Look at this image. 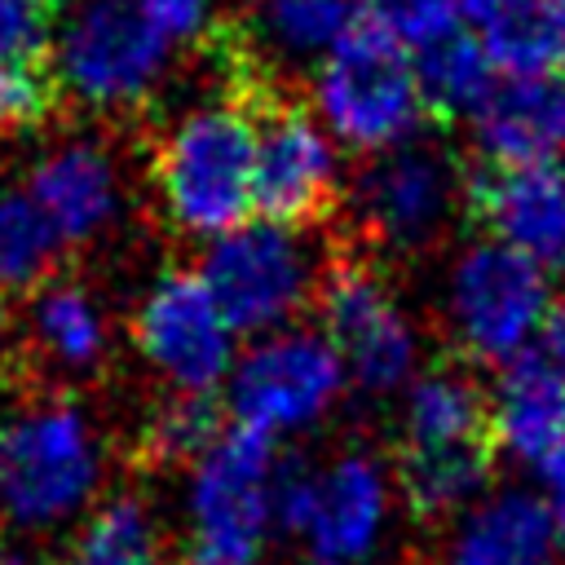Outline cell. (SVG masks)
<instances>
[{"label": "cell", "instance_id": "obj_1", "mask_svg": "<svg viewBox=\"0 0 565 565\" xmlns=\"http://www.w3.org/2000/svg\"><path fill=\"white\" fill-rule=\"evenodd\" d=\"M499 455L490 397L459 366L419 375L402 411L397 486L415 516H446L468 503Z\"/></svg>", "mask_w": 565, "mask_h": 565}, {"label": "cell", "instance_id": "obj_2", "mask_svg": "<svg viewBox=\"0 0 565 565\" xmlns=\"http://www.w3.org/2000/svg\"><path fill=\"white\" fill-rule=\"evenodd\" d=\"M256 124L247 102L190 110L154 150V185L168 216L190 234H230L252 212Z\"/></svg>", "mask_w": 565, "mask_h": 565}, {"label": "cell", "instance_id": "obj_3", "mask_svg": "<svg viewBox=\"0 0 565 565\" xmlns=\"http://www.w3.org/2000/svg\"><path fill=\"white\" fill-rule=\"evenodd\" d=\"M313 97L331 132L366 154L393 150L428 115L411 53L366 22L313 66Z\"/></svg>", "mask_w": 565, "mask_h": 565}, {"label": "cell", "instance_id": "obj_4", "mask_svg": "<svg viewBox=\"0 0 565 565\" xmlns=\"http://www.w3.org/2000/svg\"><path fill=\"white\" fill-rule=\"evenodd\" d=\"M234 97L247 102L256 124V163H252V207L278 230H305L335 212V150L313 124V115L278 93L269 79L247 75L234 84Z\"/></svg>", "mask_w": 565, "mask_h": 565}, {"label": "cell", "instance_id": "obj_5", "mask_svg": "<svg viewBox=\"0 0 565 565\" xmlns=\"http://www.w3.org/2000/svg\"><path fill=\"white\" fill-rule=\"evenodd\" d=\"M57 79L97 110H132L168 66V40L137 0H79L53 49Z\"/></svg>", "mask_w": 565, "mask_h": 565}, {"label": "cell", "instance_id": "obj_6", "mask_svg": "<svg viewBox=\"0 0 565 565\" xmlns=\"http://www.w3.org/2000/svg\"><path fill=\"white\" fill-rule=\"evenodd\" d=\"M93 486L97 441L71 402H40L9 424L0 499L18 525H53L71 516L93 494Z\"/></svg>", "mask_w": 565, "mask_h": 565}, {"label": "cell", "instance_id": "obj_7", "mask_svg": "<svg viewBox=\"0 0 565 565\" xmlns=\"http://www.w3.org/2000/svg\"><path fill=\"white\" fill-rule=\"evenodd\" d=\"M318 318L327 344L340 353L344 375L366 393H393L415 366V335L393 305L384 278L358 252H340L322 265Z\"/></svg>", "mask_w": 565, "mask_h": 565}, {"label": "cell", "instance_id": "obj_8", "mask_svg": "<svg viewBox=\"0 0 565 565\" xmlns=\"http://www.w3.org/2000/svg\"><path fill=\"white\" fill-rule=\"evenodd\" d=\"M199 278L234 331H274L318 287L305 247L291 238V230L269 221L221 234L207 247Z\"/></svg>", "mask_w": 565, "mask_h": 565}, {"label": "cell", "instance_id": "obj_9", "mask_svg": "<svg viewBox=\"0 0 565 565\" xmlns=\"http://www.w3.org/2000/svg\"><path fill=\"white\" fill-rule=\"evenodd\" d=\"M450 318L472 358L512 362L547 318L543 269L494 238L468 247L450 274Z\"/></svg>", "mask_w": 565, "mask_h": 565}, {"label": "cell", "instance_id": "obj_10", "mask_svg": "<svg viewBox=\"0 0 565 565\" xmlns=\"http://www.w3.org/2000/svg\"><path fill=\"white\" fill-rule=\"evenodd\" d=\"M344 380L340 353L327 335L282 331L260 340L230 371V411L256 433H287L318 419Z\"/></svg>", "mask_w": 565, "mask_h": 565}, {"label": "cell", "instance_id": "obj_11", "mask_svg": "<svg viewBox=\"0 0 565 565\" xmlns=\"http://www.w3.org/2000/svg\"><path fill=\"white\" fill-rule=\"evenodd\" d=\"M132 340L190 393H212L234 366V327L199 274H163L132 318Z\"/></svg>", "mask_w": 565, "mask_h": 565}, {"label": "cell", "instance_id": "obj_12", "mask_svg": "<svg viewBox=\"0 0 565 565\" xmlns=\"http://www.w3.org/2000/svg\"><path fill=\"white\" fill-rule=\"evenodd\" d=\"M463 212L539 269L565 274V168L477 163L463 172Z\"/></svg>", "mask_w": 565, "mask_h": 565}, {"label": "cell", "instance_id": "obj_13", "mask_svg": "<svg viewBox=\"0 0 565 565\" xmlns=\"http://www.w3.org/2000/svg\"><path fill=\"white\" fill-rule=\"evenodd\" d=\"M274 472L278 455L269 433H256L247 424L225 428L221 441L199 459L190 481L199 539L260 552L265 530L274 525Z\"/></svg>", "mask_w": 565, "mask_h": 565}, {"label": "cell", "instance_id": "obj_14", "mask_svg": "<svg viewBox=\"0 0 565 565\" xmlns=\"http://www.w3.org/2000/svg\"><path fill=\"white\" fill-rule=\"evenodd\" d=\"M455 190H463V172H455L441 150L393 146L362 168L358 207L371 238L397 252H415V247H428L446 225Z\"/></svg>", "mask_w": 565, "mask_h": 565}, {"label": "cell", "instance_id": "obj_15", "mask_svg": "<svg viewBox=\"0 0 565 565\" xmlns=\"http://www.w3.org/2000/svg\"><path fill=\"white\" fill-rule=\"evenodd\" d=\"M486 163H556L565 150V79H503L472 110Z\"/></svg>", "mask_w": 565, "mask_h": 565}, {"label": "cell", "instance_id": "obj_16", "mask_svg": "<svg viewBox=\"0 0 565 565\" xmlns=\"http://www.w3.org/2000/svg\"><path fill=\"white\" fill-rule=\"evenodd\" d=\"M388 508V486L375 459L366 455H344L327 472H318L313 508L305 521V534L318 552V561L344 565L371 552L380 521Z\"/></svg>", "mask_w": 565, "mask_h": 565}, {"label": "cell", "instance_id": "obj_17", "mask_svg": "<svg viewBox=\"0 0 565 565\" xmlns=\"http://www.w3.org/2000/svg\"><path fill=\"white\" fill-rule=\"evenodd\" d=\"M26 194L49 216L62 243H88L93 234H102L119 203L115 168L88 141H71L44 154L26 177Z\"/></svg>", "mask_w": 565, "mask_h": 565}, {"label": "cell", "instance_id": "obj_18", "mask_svg": "<svg viewBox=\"0 0 565 565\" xmlns=\"http://www.w3.org/2000/svg\"><path fill=\"white\" fill-rule=\"evenodd\" d=\"M490 415L499 446H508L516 459L543 463V455L565 441V375L539 349L516 353L499 371Z\"/></svg>", "mask_w": 565, "mask_h": 565}, {"label": "cell", "instance_id": "obj_19", "mask_svg": "<svg viewBox=\"0 0 565 565\" xmlns=\"http://www.w3.org/2000/svg\"><path fill=\"white\" fill-rule=\"evenodd\" d=\"M556 521L543 499L503 490L455 530L450 565H556Z\"/></svg>", "mask_w": 565, "mask_h": 565}, {"label": "cell", "instance_id": "obj_20", "mask_svg": "<svg viewBox=\"0 0 565 565\" xmlns=\"http://www.w3.org/2000/svg\"><path fill=\"white\" fill-rule=\"evenodd\" d=\"M247 18L256 44H238L256 49V66L260 53L282 66H318L362 22V0H247Z\"/></svg>", "mask_w": 565, "mask_h": 565}, {"label": "cell", "instance_id": "obj_21", "mask_svg": "<svg viewBox=\"0 0 565 565\" xmlns=\"http://www.w3.org/2000/svg\"><path fill=\"white\" fill-rule=\"evenodd\" d=\"M31 344L49 366L66 375L97 371L106 353V322L97 300L79 282H44L31 300Z\"/></svg>", "mask_w": 565, "mask_h": 565}, {"label": "cell", "instance_id": "obj_22", "mask_svg": "<svg viewBox=\"0 0 565 565\" xmlns=\"http://www.w3.org/2000/svg\"><path fill=\"white\" fill-rule=\"evenodd\" d=\"M481 49L508 79H552L565 71V13L547 0H512L481 22Z\"/></svg>", "mask_w": 565, "mask_h": 565}, {"label": "cell", "instance_id": "obj_23", "mask_svg": "<svg viewBox=\"0 0 565 565\" xmlns=\"http://www.w3.org/2000/svg\"><path fill=\"white\" fill-rule=\"evenodd\" d=\"M411 62H415L424 110L433 119L472 115L486 102V93L494 88V66L481 49V35H468L463 26L446 40H437L433 49L415 53Z\"/></svg>", "mask_w": 565, "mask_h": 565}, {"label": "cell", "instance_id": "obj_24", "mask_svg": "<svg viewBox=\"0 0 565 565\" xmlns=\"http://www.w3.org/2000/svg\"><path fill=\"white\" fill-rule=\"evenodd\" d=\"M221 428H225V411L212 393L177 388L146 415L141 433H137V450L150 468L199 463L221 441Z\"/></svg>", "mask_w": 565, "mask_h": 565}, {"label": "cell", "instance_id": "obj_25", "mask_svg": "<svg viewBox=\"0 0 565 565\" xmlns=\"http://www.w3.org/2000/svg\"><path fill=\"white\" fill-rule=\"evenodd\" d=\"M57 230L26 190L0 185V296L40 291L57 265Z\"/></svg>", "mask_w": 565, "mask_h": 565}, {"label": "cell", "instance_id": "obj_26", "mask_svg": "<svg viewBox=\"0 0 565 565\" xmlns=\"http://www.w3.org/2000/svg\"><path fill=\"white\" fill-rule=\"evenodd\" d=\"M71 565H163L154 521L146 516V508L137 499L106 503L84 525V539H79Z\"/></svg>", "mask_w": 565, "mask_h": 565}, {"label": "cell", "instance_id": "obj_27", "mask_svg": "<svg viewBox=\"0 0 565 565\" xmlns=\"http://www.w3.org/2000/svg\"><path fill=\"white\" fill-rule=\"evenodd\" d=\"M362 22L388 35L411 57L463 26L455 0H362Z\"/></svg>", "mask_w": 565, "mask_h": 565}, {"label": "cell", "instance_id": "obj_28", "mask_svg": "<svg viewBox=\"0 0 565 565\" xmlns=\"http://www.w3.org/2000/svg\"><path fill=\"white\" fill-rule=\"evenodd\" d=\"M53 0H0V62L53 66Z\"/></svg>", "mask_w": 565, "mask_h": 565}, {"label": "cell", "instance_id": "obj_29", "mask_svg": "<svg viewBox=\"0 0 565 565\" xmlns=\"http://www.w3.org/2000/svg\"><path fill=\"white\" fill-rule=\"evenodd\" d=\"M57 71L53 66H13L0 62V132L40 124L53 110Z\"/></svg>", "mask_w": 565, "mask_h": 565}, {"label": "cell", "instance_id": "obj_30", "mask_svg": "<svg viewBox=\"0 0 565 565\" xmlns=\"http://www.w3.org/2000/svg\"><path fill=\"white\" fill-rule=\"evenodd\" d=\"M141 13L159 26V35L172 40H199L216 31V0H137Z\"/></svg>", "mask_w": 565, "mask_h": 565}, {"label": "cell", "instance_id": "obj_31", "mask_svg": "<svg viewBox=\"0 0 565 565\" xmlns=\"http://www.w3.org/2000/svg\"><path fill=\"white\" fill-rule=\"evenodd\" d=\"M181 565H260V552H247V547H234V543H216V539H199L185 547Z\"/></svg>", "mask_w": 565, "mask_h": 565}, {"label": "cell", "instance_id": "obj_32", "mask_svg": "<svg viewBox=\"0 0 565 565\" xmlns=\"http://www.w3.org/2000/svg\"><path fill=\"white\" fill-rule=\"evenodd\" d=\"M539 472H543V486H547V512H552V521L565 539V441L552 455H543Z\"/></svg>", "mask_w": 565, "mask_h": 565}, {"label": "cell", "instance_id": "obj_33", "mask_svg": "<svg viewBox=\"0 0 565 565\" xmlns=\"http://www.w3.org/2000/svg\"><path fill=\"white\" fill-rule=\"evenodd\" d=\"M539 353L565 375V300L547 309V318L539 327Z\"/></svg>", "mask_w": 565, "mask_h": 565}, {"label": "cell", "instance_id": "obj_34", "mask_svg": "<svg viewBox=\"0 0 565 565\" xmlns=\"http://www.w3.org/2000/svg\"><path fill=\"white\" fill-rule=\"evenodd\" d=\"M0 565H26V561H18V556H0Z\"/></svg>", "mask_w": 565, "mask_h": 565}, {"label": "cell", "instance_id": "obj_35", "mask_svg": "<svg viewBox=\"0 0 565 565\" xmlns=\"http://www.w3.org/2000/svg\"><path fill=\"white\" fill-rule=\"evenodd\" d=\"M0 477H4V433H0Z\"/></svg>", "mask_w": 565, "mask_h": 565}, {"label": "cell", "instance_id": "obj_36", "mask_svg": "<svg viewBox=\"0 0 565 565\" xmlns=\"http://www.w3.org/2000/svg\"><path fill=\"white\" fill-rule=\"evenodd\" d=\"M547 4H552V9H561V13H565V0H547Z\"/></svg>", "mask_w": 565, "mask_h": 565}, {"label": "cell", "instance_id": "obj_37", "mask_svg": "<svg viewBox=\"0 0 565 565\" xmlns=\"http://www.w3.org/2000/svg\"><path fill=\"white\" fill-rule=\"evenodd\" d=\"M318 565H331V561H318Z\"/></svg>", "mask_w": 565, "mask_h": 565}, {"label": "cell", "instance_id": "obj_38", "mask_svg": "<svg viewBox=\"0 0 565 565\" xmlns=\"http://www.w3.org/2000/svg\"><path fill=\"white\" fill-rule=\"evenodd\" d=\"M53 4H57V0H53Z\"/></svg>", "mask_w": 565, "mask_h": 565}]
</instances>
